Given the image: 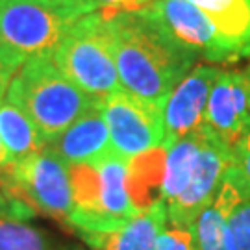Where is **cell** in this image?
I'll return each instance as SVG.
<instances>
[{"mask_svg":"<svg viewBox=\"0 0 250 250\" xmlns=\"http://www.w3.org/2000/svg\"><path fill=\"white\" fill-rule=\"evenodd\" d=\"M145 2H148V0H141V4H145Z\"/></svg>","mask_w":250,"mask_h":250,"instance_id":"4316f807","label":"cell"},{"mask_svg":"<svg viewBox=\"0 0 250 250\" xmlns=\"http://www.w3.org/2000/svg\"><path fill=\"white\" fill-rule=\"evenodd\" d=\"M198 148H200V130L182 137L167 148L163 186H161V200L165 202V206L172 204L189 186Z\"/></svg>","mask_w":250,"mask_h":250,"instance_id":"e0dca14e","label":"cell"},{"mask_svg":"<svg viewBox=\"0 0 250 250\" xmlns=\"http://www.w3.org/2000/svg\"><path fill=\"white\" fill-rule=\"evenodd\" d=\"M2 95H4V93H0V100H2ZM4 165H8V156H6L4 145H2V139H0V169H2Z\"/></svg>","mask_w":250,"mask_h":250,"instance_id":"cb8c5ba5","label":"cell"},{"mask_svg":"<svg viewBox=\"0 0 250 250\" xmlns=\"http://www.w3.org/2000/svg\"><path fill=\"white\" fill-rule=\"evenodd\" d=\"M34 209L22 202L0 208V250H50L45 233L28 223Z\"/></svg>","mask_w":250,"mask_h":250,"instance_id":"ac0fdd59","label":"cell"},{"mask_svg":"<svg viewBox=\"0 0 250 250\" xmlns=\"http://www.w3.org/2000/svg\"><path fill=\"white\" fill-rule=\"evenodd\" d=\"M100 6H102V11L109 15V13H117V11H130V9H137L141 8V0H97Z\"/></svg>","mask_w":250,"mask_h":250,"instance_id":"603a6c76","label":"cell"},{"mask_svg":"<svg viewBox=\"0 0 250 250\" xmlns=\"http://www.w3.org/2000/svg\"><path fill=\"white\" fill-rule=\"evenodd\" d=\"M0 191L6 202H22L65 223L72 209L69 167L46 146L19 163L4 165L0 169Z\"/></svg>","mask_w":250,"mask_h":250,"instance_id":"5b68a950","label":"cell"},{"mask_svg":"<svg viewBox=\"0 0 250 250\" xmlns=\"http://www.w3.org/2000/svg\"><path fill=\"white\" fill-rule=\"evenodd\" d=\"M245 74H247V83H249V109H250V65L245 69Z\"/></svg>","mask_w":250,"mask_h":250,"instance_id":"d4e9b609","label":"cell"},{"mask_svg":"<svg viewBox=\"0 0 250 250\" xmlns=\"http://www.w3.org/2000/svg\"><path fill=\"white\" fill-rule=\"evenodd\" d=\"M46 148L67 167L71 165H95L109 156L111 141L100 104L91 107L85 115L72 123L67 130L46 143Z\"/></svg>","mask_w":250,"mask_h":250,"instance_id":"8fae6325","label":"cell"},{"mask_svg":"<svg viewBox=\"0 0 250 250\" xmlns=\"http://www.w3.org/2000/svg\"><path fill=\"white\" fill-rule=\"evenodd\" d=\"M202 128L228 148L250 132L249 83L245 71L219 72L208 99Z\"/></svg>","mask_w":250,"mask_h":250,"instance_id":"9c48e42d","label":"cell"},{"mask_svg":"<svg viewBox=\"0 0 250 250\" xmlns=\"http://www.w3.org/2000/svg\"><path fill=\"white\" fill-rule=\"evenodd\" d=\"M211 19L243 58H250V0H188Z\"/></svg>","mask_w":250,"mask_h":250,"instance_id":"2e32d148","label":"cell"},{"mask_svg":"<svg viewBox=\"0 0 250 250\" xmlns=\"http://www.w3.org/2000/svg\"><path fill=\"white\" fill-rule=\"evenodd\" d=\"M219 72L221 69L213 65H197L170 93L163 106L165 150L178 139L195 134L202 128L208 99Z\"/></svg>","mask_w":250,"mask_h":250,"instance_id":"30bf717a","label":"cell"},{"mask_svg":"<svg viewBox=\"0 0 250 250\" xmlns=\"http://www.w3.org/2000/svg\"><path fill=\"white\" fill-rule=\"evenodd\" d=\"M215 202L224 209L237 249L250 250V182L243 178L232 165L224 174Z\"/></svg>","mask_w":250,"mask_h":250,"instance_id":"4fadbf2b","label":"cell"},{"mask_svg":"<svg viewBox=\"0 0 250 250\" xmlns=\"http://www.w3.org/2000/svg\"><path fill=\"white\" fill-rule=\"evenodd\" d=\"M230 154H232V167L247 182H250V132H247L233 145L230 148Z\"/></svg>","mask_w":250,"mask_h":250,"instance_id":"7402d4cb","label":"cell"},{"mask_svg":"<svg viewBox=\"0 0 250 250\" xmlns=\"http://www.w3.org/2000/svg\"><path fill=\"white\" fill-rule=\"evenodd\" d=\"M58 69L97 102L121 89L113 34L104 11L82 17L50 52Z\"/></svg>","mask_w":250,"mask_h":250,"instance_id":"3957f363","label":"cell"},{"mask_svg":"<svg viewBox=\"0 0 250 250\" xmlns=\"http://www.w3.org/2000/svg\"><path fill=\"white\" fill-rule=\"evenodd\" d=\"M145 6L178 41L208 62L224 63L243 58L241 52L217 30L211 19L188 0H148Z\"/></svg>","mask_w":250,"mask_h":250,"instance_id":"ba28073f","label":"cell"},{"mask_svg":"<svg viewBox=\"0 0 250 250\" xmlns=\"http://www.w3.org/2000/svg\"><path fill=\"white\" fill-rule=\"evenodd\" d=\"M156 250H198L193 239V233L189 228H178V226H165L158 239Z\"/></svg>","mask_w":250,"mask_h":250,"instance_id":"ffe728a7","label":"cell"},{"mask_svg":"<svg viewBox=\"0 0 250 250\" xmlns=\"http://www.w3.org/2000/svg\"><path fill=\"white\" fill-rule=\"evenodd\" d=\"M167 224V206L158 200L117 232H80V235L93 250H156Z\"/></svg>","mask_w":250,"mask_h":250,"instance_id":"7c38bea8","label":"cell"},{"mask_svg":"<svg viewBox=\"0 0 250 250\" xmlns=\"http://www.w3.org/2000/svg\"><path fill=\"white\" fill-rule=\"evenodd\" d=\"M230 165V148L209 132H206L204 128H200V148L191 182L186 191L172 204L167 206V219L170 226L191 228L195 219L215 200Z\"/></svg>","mask_w":250,"mask_h":250,"instance_id":"52a82bcc","label":"cell"},{"mask_svg":"<svg viewBox=\"0 0 250 250\" xmlns=\"http://www.w3.org/2000/svg\"><path fill=\"white\" fill-rule=\"evenodd\" d=\"M97 0H0V43L22 56L52 52Z\"/></svg>","mask_w":250,"mask_h":250,"instance_id":"277c9868","label":"cell"},{"mask_svg":"<svg viewBox=\"0 0 250 250\" xmlns=\"http://www.w3.org/2000/svg\"><path fill=\"white\" fill-rule=\"evenodd\" d=\"M0 139L8 163H19L46 146L36 125L6 99L0 100Z\"/></svg>","mask_w":250,"mask_h":250,"instance_id":"9a60e30c","label":"cell"},{"mask_svg":"<svg viewBox=\"0 0 250 250\" xmlns=\"http://www.w3.org/2000/svg\"><path fill=\"white\" fill-rule=\"evenodd\" d=\"M24 62H26V56L15 52L0 43V93H6L11 78L17 74Z\"/></svg>","mask_w":250,"mask_h":250,"instance_id":"44dd1931","label":"cell"},{"mask_svg":"<svg viewBox=\"0 0 250 250\" xmlns=\"http://www.w3.org/2000/svg\"><path fill=\"white\" fill-rule=\"evenodd\" d=\"M165 156H167V150L160 146L128 160L126 188L132 202L139 211L161 200Z\"/></svg>","mask_w":250,"mask_h":250,"instance_id":"5bb4252c","label":"cell"},{"mask_svg":"<svg viewBox=\"0 0 250 250\" xmlns=\"http://www.w3.org/2000/svg\"><path fill=\"white\" fill-rule=\"evenodd\" d=\"M111 148L119 158L132 160L143 152L163 146L165 123L163 109L130 95L123 87L100 102Z\"/></svg>","mask_w":250,"mask_h":250,"instance_id":"8992f818","label":"cell"},{"mask_svg":"<svg viewBox=\"0 0 250 250\" xmlns=\"http://www.w3.org/2000/svg\"><path fill=\"white\" fill-rule=\"evenodd\" d=\"M4 204H6V197H4V193L0 191V208H2Z\"/></svg>","mask_w":250,"mask_h":250,"instance_id":"484cf974","label":"cell"},{"mask_svg":"<svg viewBox=\"0 0 250 250\" xmlns=\"http://www.w3.org/2000/svg\"><path fill=\"white\" fill-rule=\"evenodd\" d=\"M189 230L198 250H239L230 233L224 209L215 200L195 219Z\"/></svg>","mask_w":250,"mask_h":250,"instance_id":"d6986e66","label":"cell"},{"mask_svg":"<svg viewBox=\"0 0 250 250\" xmlns=\"http://www.w3.org/2000/svg\"><path fill=\"white\" fill-rule=\"evenodd\" d=\"M106 17L113 34L123 89L163 109L170 93L193 71L200 56L172 36L145 4Z\"/></svg>","mask_w":250,"mask_h":250,"instance_id":"6da1fadb","label":"cell"},{"mask_svg":"<svg viewBox=\"0 0 250 250\" xmlns=\"http://www.w3.org/2000/svg\"><path fill=\"white\" fill-rule=\"evenodd\" d=\"M6 100L36 125L46 143L99 106L58 69L50 52L26 58L9 82Z\"/></svg>","mask_w":250,"mask_h":250,"instance_id":"7a4b0ae2","label":"cell"}]
</instances>
